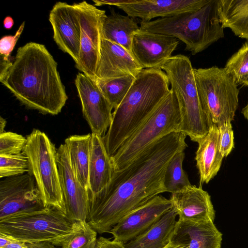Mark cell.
Masks as SVG:
<instances>
[{
	"label": "cell",
	"instance_id": "1",
	"mask_svg": "<svg viewBox=\"0 0 248 248\" xmlns=\"http://www.w3.org/2000/svg\"><path fill=\"white\" fill-rule=\"evenodd\" d=\"M186 136L172 133L149 146L124 169L113 171L109 183L95 194L89 193L88 222L97 233L109 232L126 214L166 192V168L178 152L187 147Z\"/></svg>",
	"mask_w": 248,
	"mask_h": 248
},
{
	"label": "cell",
	"instance_id": "2",
	"mask_svg": "<svg viewBox=\"0 0 248 248\" xmlns=\"http://www.w3.org/2000/svg\"><path fill=\"white\" fill-rule=\"evenodd\" d=\"M0 81L22 104L46 114L57 115L68 99L57 63L44 45L29 42L18 48Z\"/></svg>",
	"mask_w": 248,
	"mask_h": 248
},
{
	"label": "cell",
	"instance_id": "3",
	"mask_svg": "<svg viewBox=\"0 0 248 248\" xmlns=\"http://www.w3.org/2000/svg\"><path fill=\"white\" fill-rule=\"evenodd\" d=\"M170 84L160 68L143 69L124 99L112 113V120L102 137L107 151L113 155L147 119L169 93Z\"/></svg>",
	"mask_w": 248,
	"mask_h": 248
},
{
	"label": "cell",
	"instance_id": "4",
	"mask_svg": "<svg viewBox=\"0 0 248 248\" xmlns=\"http://www.w3.org/2000/svg\"><path fill=\"white\" fill-rule=\"evenodd\" d=\"M219 0H211L200 9L140 22L143 31L172 36L182 41L193 55L224 37L219 18Z\"/></svg>",
	"mask_w": 248,
	"mask_h": 248
},
{
	"label": "cell",
	"instance_id": "5",
	"mask_svg": "<svg viewBox=\"0 0 248 248\" xmlns=\"http://www.w3.org/2000/svg\"><path fill=\"white\" fill-rule=\"evenodd\" d=\"M160 68L167 75L178 102L182 119L180 132L198 142L208 133L210 126L189 59L181 54L171 56Z\"/></svg>",
	"mask_w": 248,
	"mask_h": 248
},
{
	"label": "cell",
	"instance_id": "6",
	"mask_svg": "<svg viewBox=\"0 0 248 248\" xmlns=\"http://www.w3.org/2000/svg\"><path fill=\"white\" fill-rule=\"evenodd\" d=\"M181 123L178 102L174 92L170 89L147 119L110 156L113 170L118 171L127 167L160 139L180 132Z\"/></svg>",
	"mask_w": 248,
	"mask_h": 248
},
{
	"label": "cell",
	"instance_id": "7",
	"mask_svg": "<svg viewBox=\"0 0 248 248\" xmlns=\"http://www.w3.org/2000/svg\"><path fill=\"white\" fill-rule=\"evenodd\" d=\"M74 222L62 211L48 206L0 219V232L24 243L47 241L61 247L72 232Z\"/></svg>",
	"mask_w": 248,
	"mask_h": 248
},
{
	"label": "cell",
	"instance_id": "8",
	"mask_svg": "<svg viewBox=\"0 0 248 248\" xmlns=\"http://www.w3.org/2000/svg\"><path fill=\"white\" fill-rule=\"evenodd\" d=\"M24 152L45 207L54 206L65 214L56 161L57 150L44 132L34 129L27 137Z\"/></svg>",
	"mask_w": 248,
	"mask_h": 248
},
{
	"label": "cell",
	"instance_id": "9",
	"mask_svg": "<svg viewBox=\"0 0 248 248\" xmlns=\"http://www.w3.org/2000/svg\"><path fill=\"white\" fill-rule=\"evenodd\" d=\"M198 89L210 127L234 120L239 104L238 85L224 68H194Z\"/></svg>",
	"mask_w": 248,
	"mask_h": 248
},
{
	"label": "cell",
	"instance_id": "10",
	"mask_svg": "<svg viewBox=\"0 0 248 248\" xmlns=\"http://www.w3.org/2000/svg\"><path fill=\"white\" fill-rule=\"evenodd\" d=\"M81 13V38L79 58L76 68L96 80L102 37V24L106 11L86 1L77 3Z\"/></svg>",
	"mask_w": 248,
	"mask_h": 248
},
{
	"label": "cell",
	"instance_id": "11",
	"mask_svg": "<svg viewBox=\"0 0 248 248\" xmlns=\"http://www.w3.org/2000/svg\"><path fill=\"white\" fill-rule=\"evenodd\" d=\"M45 207L35 179L30 173L0 181V219Z\"/></svg>",
	"mask_w": 248,
	"mask_h": 248
},
{
	"label": "cell",
	"instance_id": "12",
	"mask_svg": "<svg viewBox=\"0 0 248 248\" xmlns=\"http://www.w3.org/2000/svg\"><path fill=\"white\" fill-rule=\"evenodd\" d=\"M56 161L66 215L74 221H87L90 209L89 189L76 178L64 143L57 150Z\"/></svg>",
	"mask_w": 248,
	"mask_h": 248
},
{
	"label": "cell",
	"instance_id": "13",
	"mask_svg": "<svg viewBox=\"0 0 248 248\" xmlns=\"http://www.w3.org/2000/svg\"><path fill=\"white\" fill-rule=\"evenodd\" d=\"M83 116L93 133L103 137L112 120V108L95 80L79 73L75 80Z\"/></svg>",
	"mask_w": 248,
	"mask_h": 248
},
{
	"label": "cell",
	"instance_id": "14",
	"mask_svg": "<svg viewBox=\"0 0 248 248\" xmlns=\"http://www.w3.org/2000/svg\"><path fill=\"white\" fill-rule=\"evenodd\" d=\"M172 208L170 199L158 195L126 214L109 232L113 240L124 245L145 232Z\"/></svg>",
	"mask_w": 248,
	"mask_h": 248
},
{
	"label": "cell",
	"instance_id": "15",
	"mask_svg": "<svg viewBox=\"0 0 248 248\" xmlns=\"http://www.w3.org/2000/svg\"><path fill=\"white\" fill-rule=\"evenodd\" d=\"M53 39L62 51L77 63L79 58L81 38V13L77 3L56 2L49 15Z\"/></svg>",
	"mask_w": 248,
	"mask_h": 248
},
{
	"label": "cell",
	"instance_id": "16",
	"mask_svg": "<svg viewBox=\"0 0 248 248\" xmlns=\"http://www.w3.org/2000/svg\"><path fill=\"white\" fill-rule=\"evenodd\" d=\"M178 44L179 40L172 36L140 30L134 35L131 53L142 69L160 68Z\"/></svg>",
	"mask_w": 248,
	"mask_h": 248
},
{
	"label": "cell",
	"instance_id": "17",
	"mask_svg": "<svg viewBox=\"0 0 248 248\" xmlns=\"http://www.w3.org/2000/svg\"><path fill=\"white\" fill-rule=\"evenodd\" d=\"M211 0H129L117 6L127 16L143 21L172 16L180 14L197 11Z\"/></svg>",
	"mask_w": 248,
	"mask_h": 248
},
{
	"label": "cell",
	"instance_id": "18",
	"mask_svg": "<svg viewBox=\"0 0 248 248\" xmlns=\"http://www.w3.org/2000/svg\"><path fill=\"white\" fill-rule=\"evenodd\" d=\"M170 199L179 219L194 222H214L216 212L211 196L201 186H187L171 193Z\"/></svg>",
	"mask_w": 248,
	"mask_h": 248
},
{
	"label": "cell",
	"instance_id": "19",
	"mask_svg": "<svg viewBox=\"0 0 248 248\" xmlns=\"http://www.w3.org/2000/svg\"><path fill=\"white\" fill-rule=\"evenodd\" d=\"M142 69L131 53L120 45L103 39L95 80L127 75L136 77Z\"/></svg>",
	"mask_w": 248,
	"mask_h": 248
},
{
	"label": "cell",
	"instance_id": "20",
	"mask_svg": "<svg viewBox=\"0 0 248 248\" xmlns=\"http://www.w3.org/2000/svg\"><path fill=\"white\" fill-rule=\"evenodd\" d=\"M222 234L213 221L178 219L170 241L186 248H221Z\"/></svg>",
	"mask_w": 248,
	"mask_h": 248
},
{
	"label": "cell",
	"instance_id": "21",
	"mask_svg": "<svg viewBox=\"0 0 248 248\" xmlns=\"http://www.w3.org/2000/svg\"><path fill=\"white\" fill-rule=\"evenodd\" d=\"M197 143L195 159L200 184H207L217 174L223 158L219 151L218 127L213 125L208 133Z\"/></svg>",
	"mask_w": 248,
	"mask_h": 248
},
{
	"label": "cell",
	"instance_id": "22",
	"mask_svg": "<svg viewBox=\"0 0 248 248\" xmlns=\"http://www.w3.org/2000/svg\"><path fill=\"white\" fill-rule=\"evenodd\" d=\"M92 142L89 169V192L95 194L110 182L113 169L103 138L92 133Z\"/></svg>",
	"mask_w": 248,
	"mask_h": 248
},
{
	"label": "cell",
	"instance_id": "23",
	"mask_svg": "<svg viewBox=\"0 0 248 248\" xmlns=\"http://www.w3.org/2000/svg\"><path fill=\"white\" fill-rule=\"evenodd\" d=\"M178 216L172 208L143 233L124 244L126 248H163L170 242Z\"/></svg>",
	"mask_w": 248,
	"mask_h": 248
},
{
	"label": "cell",
	"instance_id": "24",
	"mask_svg": "<svg viewBox=\"0 0 248 248\" xmlns=\"http://www.w3.org/2000/svg\"><path fill=\"white\" fill-rule=\"evenodd\" d=\"M133 18L112 9L111 14L106 16L103 22V39L120 45L131 53L134 35L140 30V27Z\"/></svg>",
	"mask_w": 248,
	"mask_h": 248
},
{
	"label": "cell",
	"instance_id": "25",
	"mask_svg": "<svg viewBox=\"0 0 248 248\" xmlns=\"http://www.w3.org/2000/svg\"><path fill=\"white\" fill-rule=\"evenodd\" d=\"M91 142V134L72 135L64 141L75 175L82 186L88 189Z\"/></svg>",
	"mask_w": 248,
	"mask_h": 248
},
{
	"label": "cell",
	"instance_id": "26",
	"mask_svg": "<svg viewBox=\"0 0 248 248\" xmlns=\"http://www.w3.org/2000/svg\"><path fill=\"white\" fill-rule=\"evenodd\" d=\"M219 12L224 28L248 40V0H219Z\"/></svg>",
	"mask_w": 248,
	"mask_h": 248
},
{
	"label": "cell",
	"instance_id": "27",
	"mask_svg": "<svg viewBox=\"0 0 248 248\" xmlns=\"http://www.w3.org/2000/svg\"><path fill=\"white\" fill-rule=\"evenodd\" d=\"M185 150L176 153L169 162L164 174V186L166 192L173 193L191 185L183 169Z\"/></svg>",
	"mask_w": 248,
	"mask_h": 248
},
{
	"label": "cell",
	"instance_id": "28",
	"mask_svg": "<svg viewBox=\"0 0 248 248\" xmlns=\"http://www.w3.org/2000/svg\"><path fill=\"white\" fill-rule=\"evenodd\" d=\"M135 77L125 76L117 78L96 81L99 89L109 102L113 109H116L126 95Z\"/></svg>",
	"mask_w": 248,
	"mask_h": 248
},
{
	"label": "cell",
	"instance_id": "29",
	"mask_svg": "<svg viewBox=\"0 0 248 248\" xmlns=\"http://www.w3.org/2000/svg\"><path fill=\"white\" fill-rule=\"evenodd\" d=\"M97 232L87 221H75L72 232L61 243L62 248H94Z\"/></svg>",
	"mask_w": 248,
	"mask_h": 248
},
{
	"label": "cell",
	"instance_id": "30",
	"mask_svg": "<svg viewBox=\"0 0 248 248\" xmlns=\"http://www.w3.org/2000/svg\"><path fill=\"white\" fill-rule=\"evenodd\" d=\"M224 68L237 85L248 86V42L232 56Z\"/></svg>",
	"mask_w": 248,
	"mask_h": 248
},
{
	"label": "cell",
	"instance_id": "31",
	"mask_svg": "<svg viewBox=\"0 0 248 248\" xmlns=\"http://www.w3.org/2000/svg\"><path fill=\"white\" fill-rule=\"evenodd\" d=\"M30 172L29 159L23 152L12 155H0V178L17 176Z\"/></svg>",
	"mask_w": 248,
	"mask_h": 248
},
{
	"label": "cell",
	"instance_id": "32",
	"mask_svg": "<svg viewBox=\"0 0 248 248\" xmlns=\"http://www.w3.org/2000/svg\"><path fill=\"white\" fill-rule=\"evenodd\" d=\"M27 138L13 132L0 134V155H12L24 152Z\"/></svg>",
	"mask_w": 248,
	"mask_h": 248
},
{
	"label": "cell",
	"instance_id": "33",
	"mask_svg": "<svg viewBox=\"0 0 248 248\" xmlns=\"http://www.w3.org/2000/svg\"><path fill=\"white\" fill-rule=\"evenodd\" d=\"M219 151L223 157H227L234 147L233 131L231 122L223 123L219 127Z\"/></svg>",
	"mask_w": 248,
	"mask_h": 248
},
{
	"label": "cell",
	"instance_id": "34",
	"mask_svg": "<svg viewBox=\"0 0 248 248\" xmlns=\"http://www.w3.org/2000/svg\"><path fill=\"white\" fill-rule=\"evenodd\" d=\"M24 26L25 22H23L20 25L14 35H5L0 39V61L6 62L12 61L10 58L11 53L12 52L18 38L21 34Z\"/></svg>",
	"mask_w": 248,
	"mask_h": 248
},
{
	"label": "cell",
	"instance_id": "35",
	"mask_svg": "<svg viewBox=\"0 0 248 248\" xmlns=\"http://www.w3.org/2000/svg\"><path fill=\"white\" fill-rule=\"evenodd\" d=\"M94 248H126L124 244L115 241L110 239L103 236L97 238L96 245Z\"/></svg>",
	"mask_w": 248,
	"mask_h": 248
},
{
	"label": "cell",
	"instance_id": "36",
	"mask_svg": "<svg viewBox=\"0 0 248 248\" xmlns=\"http://www.w3.org/2000/svg\"><path fill=\"white\" fill-rule=\"evenodd\" d=\"M26 244L28 248H55V246L47 241L26 243Z\"/></svg>",
	"mask_w": 248,
	"mask_h": 248
},
{
	"label": "cell",
	"instance_id": "37",
	"mask_svg": "<svg viewBox=\"0 0 248 248\" xmlns=\"http://www.w3.org/2000/svg\"><path fill=\"white\" fill-rule=\"evenodd\" d=\"M16 240L9 235L0 232V248L3 247Z\"/></svg>",
	"mask_w": 248,
	"mask_h": 248
},
{
	"label": "cell",
	"instance_id": "38",
	"mask_svg": "<svg viewBox=\"0 0 248 248\" xmlns=\"http://www.w3.org/2000/svg\"><path fill=\"white\" fill-rule=\"evenodd\" d=\"M0 248H28V247L26 246V243L16 240L6 246Z\"/></svg>",
	"mask_w": 248,
	"mask_h": 248
},
{
	"label": "cell",
	"instance_id": "39",
	"mask_svg": "<svg viewBox=\"0 0 248 248\" xmlns=\"http://www.w3.org/2000/svg\"><path fill=\"white\" fill-rule=\"evenodd\" d=\"M3 23L4 27L7 30L11 29L14 24L13 18L10 16H6L4 18Z\"/></svg>",
	"mask_w": 248,
	"mask_h": 248
},
{
	"label": "cell",
	"instance_id": "40",
	"mask_svg": "<svg viewBox=\"0 0 248 248\" xmlns=\"http://www.w3.org/2000/svg\"><path fill=\"white\" fill-rule=\"evenodd\" d=\"M163 248H186L185 246L178 244L177 243H175L172 242H170L167 246H166Z\"/></svg>",
	"mask_w": 248,
	"mask_h": 248
},
{
	"label": "cell",
	"instance_id": "41",
	"mask_svg": "<svg viewBox=\"0 0 248 248\" xmlns=\"http://www.w3.org/2000/svg\"><path fill=\"white\" fill-rule=\"evenodd\" d=\"M6 124V121L1 116L0 118V134L5 132L4 128Z\"/></svg>",
	"mask_w": 248,
	"mask_h": 248
},
{
	"label": "cell",
	"instance_id": "42",
	"mask_svg": "<svg viewBox=\"0 0 248 248\" xmlns=\"http://www.w3.org/2000/svg\"><path fill=\"white\" fill-rule=\"evenodd\" d=\"M241 113L248 121V102L246 106L242 108Z\"/></svg>",
	"mask_w": 248,
	"mask_h": 248
},
{
	"label": "cell",
	"instance_id": "43",
	"mask_svg": "<svg viewBox=\"0 0 248 248\" xmlns=\"http://www.w3.org/2000/svg\"></svg>",
	"mask_w": 248,
	"mask_h": 248
}]
</instances>
